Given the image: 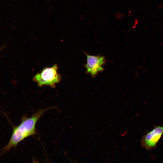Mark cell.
Here are the masks:
<instances>
[{"label": "cell", "instance_id": "6da1fadb", "mask_svg": "<svg viewBox=\"0 0 163 163\" xmlns=\"http://www.w3.org/2000/svg\"><path fill=\"white\" fill-rule=\"evenodd\" d=\"M53 107L41 109L31 117L26 115L21 118L19 125L13 126L11 135L8 142L1 150V154L7 152L12 148L15 147L20 142L25 138L34 135L36 133V125L38 120L47 110Z\"/></svg>", "mask_w": 163, "mask_h": 163}, {"label": "cell", "instance_id": "7a4b0ae2", "mask_svg": "<svg viewBox=\"0 0 163 163\" xmlns=\"http://www.w3.org/2000/svg\"><path fill=\"white\" fill-rule=\"evenodd\" d=\"M57 70L56 65L44 69L34 76V81L40 86L46 85L53 87L60 80V76Z\"/></svg>", "mask_w": 163, "mask_h": 163}, {"label": "cell", "instance_id": "3957f363", "mask_svg": "<svg viewBox=\"0 0 163 163\" xmlns=\"http://www.w3.org/2000/svg\"><path fill=\"white\" fill-rule=\"evenodd\" d=\"M163 134V126H155L142 136L141 141V146L148 151L155 149Z\"/></svg>", "mask_w": 163, "mask_h": 163}, {"label": "cell", "instance_id": "277c9868", "mask_svg": "<svg viewBox=\"0 0 163 163\" xmlns=\"http://www.w3.org/2000/svg\"><path fill=\"white\" fill-rule=\"evenodd\" d=\"M87 62L85 67L87 72L94 76L104 70L103 66L105 62L104 56H92L86 54Z\"/></svg>", "mask_w": 163, "mask_h": 163}]
</instances>
